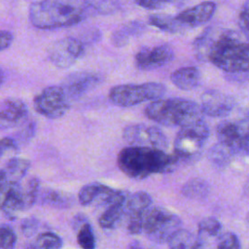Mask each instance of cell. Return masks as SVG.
Listing matches in <instances>:
<instances>
[{"mask_svg": "<svg viewBox=\"0 0 249 249\" xmlns=\"http://www.w3.org/2000/svg\"><path fill=\"white\" fill-rule=\"evenodd\" d=\"M195 52L200 59L230 73L249 71V41L234 30L206 29L194 42Z\"/></svg>", "mask_w": 249, "mask_h": 249, "instance_id": "6da1fadb", "label": "cell"}, {"mask_svg": "<svg viewBox=\"0 0 249 249\" xmlns=\"http://www.w3.org/2000/svg\"><path fill=\"white\" fill-rule=\"evenodd\" d=\"M95 14V5L91 1H35L28 10L32 25L39 29L73 26Z\"/></svg>", "mask_w": 249, "mask_h": 249, "instance_id": "7a4b0ae2", "label": "cell"}, {"mask_svg": "<svg viewBox=\"0 0 249 249\" xmlns=\"http://www.w3.org/2000/svg\"><path fill=\"white\" fill-rule=\"evenodd\" d=\"M119 168L127 177L141 180L153 174L167 173L184 164V160L176 154L164 151L129 146L122 149L117 158Z\"/></svg>", "mask_w": 249, "mask_h": 249, "instance_id": "3957f363", "label": "cell"}, {"mask_svg": "<svg viewBox=\"0 0 249 249\" xmlns=\"http://www.w3.org/2000/svg\"><path fill=\"white\" fill-rule=\"evenodd\" d=\"M144 113L150 120L166 126L183 127L203 120V113L196 102L180 97L153 101Z\"/></svg>", "mask_w": 249, "mask_h": 249, "instance_id": "277c9868", "label": "cell"}, {"mask_svg": "<svg viewBox=\"0 0 249 249\" xmlns=\"http://www.w3.org/2000/svg\"><path fill=\"white\" fill-rule=\"evenodd\" d=\"M165 91V86L157 82L123 84L110 89L109 98L117 106L130 107L149 100H159L164 95Z\"/></svg>", "mask_w": 249, "mask_h": 249, "instance_id": "5b68a950", "label": "cell"}, {"mask_svg": "<svg viewBox=\"0 0 249 249\" xmlns=\"http://www.w3.org/2000/svg\"><path fill=\"white\" fill-rule=\"evenodd\" d=\"M181 219L167 209L156 206L150 208L143 220V231L152 241L161 244L169 241L181 230Z\"/></svg>", "mask_w": 249, "mask_h": 249, "instance_id": "8992f818", "label": "cell"}, {"mask_svg": "<svg viewBox=\"0 0 249 249\" xmlns=\"http://www.w3.org/2000/svg\"><path fill=\"white\" fill-rule=\"evenodd\" d=\"M209 136V128L204 120L180 128L174 140V154L180 157L185 163L194 161Z\"/></svg>", "mask_w": 249, "mask_h": 249, "instance_id": "52a82bcc", "label": "cell"}, {"mask_svg": "<svg viewBox=\"0 0 249 249\" xmlns=\"http://www.w3.org/2000/svg\"><path fill=\"white\" fill-rule=\"evenodd\" d=\"M219 144L231 154L249 153V118L241 121H224L216 128Z\"/></svg>", "mask_w": 249, "mask_h": 249, "instance_id": "ba28073f", "label": "cell"}, {"mask_svg": "<svg viewBox=\"0 0 249 249\" xmlns=\"http://www.w3.org/2000/svg\"><path fill=\"white\" fill-rule=\"evenodd\" d=\"M33 106L40 115L49 119H58L69 110L70 98L61 86H50L34 97Z\"/></svg>", "mask_w": 249, "mask_h": 249, "instance_id": "9c48e42d", "label": "cell"}, {"mask_svg": "<svg viewBox=\"0 0 249 249\" xmlns=\"http://www.w3.org/2000/svg\"><path fill=\"white\" fill-rule=\"evenodd\" d=\"M123 138L130 146L154 148L164 152L168 148L166 135L156 125L144 124H129L124 128Z\"/></svg>", "mask_w": 249, "mask_h": 249, "instance_id": "30bf717a", "label": "cell"}, {"mask_svg": "<svg viewBox=\"0 0 249 249\" xmlns=\"http://www.w3.org/2000/svg\"><path fill=\"white\" fill-rule=\"evenodd\" d=\"M86 47L87 44L80 36H67L50 47L49 58L58 68H69L85 54Z\"/></svg>", "mask_w": 249, "mask_h": 249, "instance_id": "8fae6325", "label": "cell"}, {"mask_svg": "<svg viewBox=\"0 0 249 249\" xmlns=\"http://www.w3.org/2000/svg\"><path fill=\"white\" fill-rule=\"evenodd\" d=\"M174 58L171 45L163 43L153 47H143L135 54L134 63L137 69L149 71L166 65Z\"/></svg>", "mask_w": 249, "mask_h": 249, "instance_id": "7c38bea8", "label": "cell"}, {"mask_svg": "<svg viewBox=\"0 0 249 249\" xmlns=\"http://www.w3.org/2000/svg\"><path fill=\"white\" fill-rule=\"evenodd\" d=\"M103 80L104 77L101 73L80 71L67 75L61 84V88L64 89L70 100L77 99L96 88L103 82Z\"/></svg>", "mask_w": 249, "mask_h": 249, "instance_id": "4fadbf2b", "label": "cell"}, {"mask_svg": "<svg viewBox=\"0 0 249 249\" xmlns=\"http://www.w3.org/2000/svg\"><path fill=\"white\" fill-rule=\"evenodd\" d=\"M28 109L19 98L8 97L3 99L0 107L1 129H10L21 126L26 123Z\"/></svg>", "mask_w": 249, "mask_h": 249, "instance_id": "5bb4252c", "label": "cell"}, {"mask_svg": "<svg viewBox=\"0 0 249 249\" xmlns=\"http://www.w3.org/2000/svg\"><path fill=\"white\" fill-rule=\"evenodd\" d=\"M216 11L214 2H202L192 8L183 10L174 18L181 27L182 31L190 28H195L210 20Z\"/></svg>", "mask_w": 249, "mask_h": 249, "instance_id": "9a60e30c", "label": "cell"}, {"mask_svg": "<svg viewBox=\"0 0 249 249\" xmlns=\"http://www.w3.org/2000/svg\"><path fill=\"white\" fill-rule=\"evenodd\" d=\"M234 107L231 96L218 90H207L201 95L200 108L204 115L218 118L228 116Z\"/></svg>", "mask_w": 249, "mask_h": 249, "instance_id": "2e32d148", "label": "cell"}, {"mask_svg": "<svg viewBox=\"0 0 249 249\" xmlns=\"http://www.w3.org/2000/svg\"><path fill=\"white\" fill-rule=\"evenodd\" d=\"M119 193L120 190L112 189L99 182H91L81 188L78 194V199L85 206L91 204L94 200H99L102 204L109 205L117 197Z\"/></svg>", "mask_w": 249, "mask_h": 249, "instance_id": "e0dca14e", "label": "cell"}, {"mask_svg": "<svg viewBox=\"0 0 249 249\" xmlns=\"http://www.w3.org/2000/svg\"><path fill=\"white\" fill-rule=\"evenodd\" d=\"M128 197L127 193L124 191L114 202L107 205L104 212L98 219L99 226L106 230L117 228L125 215V202Z\"/></svg>", "mask_w": 249, "mask_h": 249, "instance_id": "ac0fdd59", "label": "cell"}, {"mask_svg": "<svg viewBox=\"0 0 249 249\" xmlns=\"http://www.w3.org/2000/svg\"><path fill=\"white\" fill-rule=\"evenodd\" d=\"M30 161L26 159L14 157L7 160L0 170V186L9 183H19L30 167Z\"/></svg>", "mask_w": 249, "mask_h": 249, "instance_id": "d6986e66", "label": "cell"}, {"mask_svg": "<svg viewBox=\"0 0 249 249\" xmlns=\"http://www.w3.org/2000/svg\"><path fill=\"white\" fill-rule=\"evenodd\" d=\"M152 204L151 196L143 191L135 192L128 196L125 202V215L128 219L144 220L146 212Z\"/></svg>", "mask_w": 249, "mask_h": 249, "instance_id": "ffe728a7", "label": "cell"}, {"mask_svg": "<svg viewBox=\"0 0 249 249\" xmlns=\"http://www.w3.org/2000/svg\"><path fill=\"white\" fill-rule=\"evenodd\" d=\"M171 82L182 90H191L196 88L200 82V72L195 66L181 67L170 75Z\"/></svg>", "mask_w": 249, "mask_h": 249, "instance_id": "44dd1931", "label": "cell"}, {"mask_svg": "<svg viewBox=\"0 0 249 249\" xmlns=\"http://www.w3.org/2000/svg\"><path fill=\"white\" fill-rule=\"evenodd\" d=\"M146 29L145 24L139 20L128 21L117 28L111 36V42L115 47L122 48L128 44L129 38L141 35Z\"/></svg>", "mask_w": 249, "mask_h": 249, "instance_id": "7402d4cb", "label": "cell"}, {"mask_svg": "<svg viewBox=\"0 0 249 249\" xmlns=\"http://www.w3.org/2000/svg\"><path fill=\"white\" fill-rule=\"evenodd\" d=\"M39 197L42 204L55 208H68L72 206L74 202V198L71 194L53 189L44 190L39 195Z\"/></svg>", "mask_w": 249, "mask_h": 249, "instance_id": "603a6c76", "label": "cell"}, {"mask_svg": "<svg viewBox=\"0 0 249 249\" xmlns=\"http://www.w3.org/2000/svg\"><path fill=\"white\" fill-rule=\"evenodd\" d=\"M169 249H202L199 237L187 230H179L168 241Z\"/></svg>", "mask_w": 249, "mask_h": 249, "instance_id": "cb8c5ba5", "label": "cell"}, {"mask_svg": "<svg viewBox=\"0 0 249 249\" xmlns=\"http://www.w3.org/2000/svg\"><path fill=\"white\" fill-rule=\"evenodd\" d=\"M148 24L168 33L182 32L174 16L167 14H153L148 18Z\"/></svg>", "mask_w": 249, "mask_h": 249, "instance_id": "d4e9b609", "label": "cell"}, {"mask_svg": "<svg viewBox=\"0 0 249 249\" xmlns=\"http://www.w3.org/2000/svg\"><path fill=\"white\" fill-rule=\"evenodd\" d=\"M62 239L53 232L40 233L33 241L27 243V249H60L62 247Z\"/></svg>", "mask_w": 249, "mask_h": 249, "instance_id": "484cf974", "label": "cell"}, {"mask_svg": "<svg viewBox=\"0 0 249 249\" xmlns=\"http://www.w3.org/2000/svg\"><path fill=\"white\" fill-rule=\"evenodd\" d=\"M184 196L192 199H199L207 196L209 192L208 184L198 178H194L184 184L181 190Z\"/></svg>", "mask_w": 249, "mask_h": 249, "instance_id": "4316f807", "label": "cell"}, {"mask_svg": "<svg viewBox=\"0 0 249 249\" xmlns=\"http://www.w3.org/2000/svg\"><path fill=\"white\" fill-rule=\"evenodd\" d=\"M77 241L82 249H94L95 237L91 226L87 222L79 230L77 233Z\"/></svg>", "mask_w": 249, "mask_h": 249, "instance_id": "83f0119b", "label": "cell"}, {"mask_svg": "<svg viewBox=\"0 0 249 249\" xmlns=\"http://www.w3.org/2000/svg\"><path fill=\"white\" fill-rule=\"evenodd\" d=\"M222 230L221 223L213 217H207L202 219L198 224L199 234H206L209 236L219 235Z\"/></svg>", "mask_w": 249, "mask_h": 249, "instance_id": "f1b7e54d", "label": "cell"}, {"mask_svg": "<svg viewBox=\"0 0 249 249\" xmlns=\"http://www.w3.org/2000/svg\"><path fill=\"white\" fill-rule=\"evenodd\" d=\"M231 155H232V154L221 144H217V145L213 146L209 150V153H208L210 161L218 166H221V165H224L225 163H227L229 161Z\"/></svg>", "mask_w": 249, "mask_h": 249, "instance_id": "f546056e", "label": "cell"}, {"mask_svg": "<svg viewBox=\"0 0 249 249\" xmlns=\"http://www.w3.org/2000/svg\"><path fill=\"white\" fill-rule=\"evenodd\" d=\"M35 123L32 122V121H29V122H26L24 124H22L20 126V128L18 130V132L16 133V135L13 137L17 143L19 145V144H25L27 142H29L34 133H35Z\"/></svg>", "mask_w": 249, "mask_h": 249, "instance_id": "4dcf8cb0", "label": "cell"}, {"mask_svg": "<svg viewBox=\"0 0 249 249\" xmlns=\"http://www.w3.org/2000/svg\"><path fill=\"white\" fill-rule=\"evenodd\" d=\"M17 242V235L11 227L3 224L0 228V244L2 249H14Z\"/></svg>", "mask_w": 249, "mask_h": 249, "instance_id": "1f68e13d", "label": "cell"}, {"mask_svg": "<svg viewBox=\"0 0 249 249\" xmlns=\"http://www.w3.org/2000/svg\"><path fill=\"white\" fill-rule=\"evenodd\" d=\"M217 249H241L240 242L233 232H226L219 238Z\"/></svg>", "mask_w": 249, "mask_h": 249, "instance_id": "d6a6232c", "label": "cell"}, {"mask_svg": "<svg viewBox=\"0 0 249 249\" xmlns=\"http://www.w3.org/2000/svg\"><path fill=\"white\" fill-rule=\"evenodd\" d=\"M38 228H39V220L33 216L27 217L24 220H22L21 225H20L22 233L27 237L34 235L36 233Z\"/></svg>", "mask_w": 249, "mask_h": 249, "instance_id": "836d02e7", "label": "cell"}, {"mask_svg": "<svg viewBox=\"0 0 249 249\" xmlns=\"http://www.w3.org/2000/svg\"><path fill=\"white\" fill-rule=\"evenodd\" d=\"M238 25L244 36L249 41V2L244 3L239 13Z\"/></svg>", "mask_w": 249, "mask_h": 249, "instance_id": "e575fe53", "label": "cell"}, {"mask_svg": "<svg viewBox=\"0 0 249 249\" xmlns=\"http://www.w3.org/2000/svg\"><path fill=\"white\" fill-rule=\"evenodd\" d=\"M173 2L171 1H160V0H142V1H135V4L149 10H159L162 9L166 5H170Z\"/></svg>", "mask_w": 249, "mask_h": 249, "instance_id": "d590c367", "label": "cell"}, {"mask_svg": "<svg viewBox=\"0 0 249 249\" xmlns=\"http://www.w3.org/2000/svg\"><path fill=\"white\" fill-rule=\"evenodd\" d=\"M1 156L4 155L6 151H18V144L13 137H3L1 139Z\"/></svg>", "mask_w": 249, "mask_h": 249, "instance_id": "8d00e7d4", "label": "cell"}, {"mask_svg": "<svg viewBox=\"0 0 249 249\" xmlns=\"http://www.w3.org/2000/svg\"><path fill=\"white\" fill-rule=\"evenodd\" d=\"M0 34H1V51H4L11 46L14 40V35L12 34V32L7 30H2Z\"/></svg>", "mask_w": 249, "mask_h": 249, "instance_id": "74e56055", "label": "cell"}, {"mask_svg": "<svg viewBox=\"0 0 249 249\" xmlns=\"http://www.w3.org/2000/svg\"><path fill=\"white\" fill-rule=\"evenodd\" d=\"M129 249H143V248L141 247V245H140L138 242L134 241V242L130 243V245H129Z\"/></svg>", "mask_w": 249, "mask_h": 249, "instance_id": "f35d334b", "label": "cell"}, {"mask_svg": "<svg viewBox=\"0 0 249 249\" xmlns=\"http://www.w3.org/2000/svg\"><path fill=\"white\" fill-rule=\"evenodd\" d=\"M245 190H246V193L249 195V180H248V182H247V184L245 186Z\"/></svg>", "mask_w": 249, "mask_h": 249, "instance_id": "ab89813d", "label": "cell"}]
</instances>
